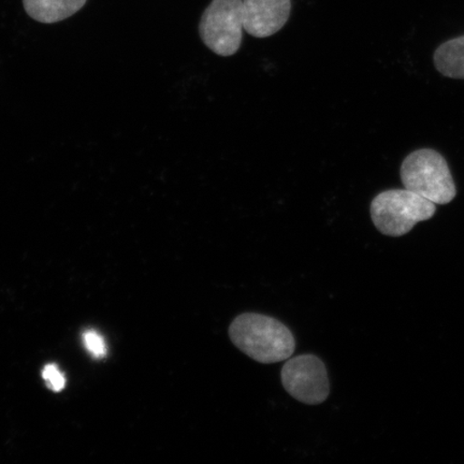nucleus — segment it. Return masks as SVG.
<instances>
[{"instance_id": "2", "label": "nucleus", "mask_w": 464, "mask_h": 464, "mask_svg": "<svg viewBox=\"0 0 464 464\" xmlns=\"http://www.w3.org/2000/svg\"><path fill=\"white\" fill-rule=\"evenodd\" d=\"M371 218L377 230L388 237H402L420 222L433 218L435 203L409 189H390L371 202Z\"/></svg>"}, {"instance_id": "5", "label": "nucleus", "mask_w": 464, "mask_h": 464, "mask_svg": "<svg viewBox=\"0 0 464 464\" xmlns=\"http://www.w3.org/2000/svg\"><path fill=\"white\" fill-rule=\"evenodd\" d=\"M281 379L290 396L304 404H321L330 393L326 365L315 355L306 353L289 359L284 364Z\"/></svg>"}, {"instance_id": "7", "label": "nucleus", "mask_w": 464, "mask_h": 464, "mask_svg": "<svg viewBox=\"0 0 464 464\" xmlns=\"http://www.w3.org/2000/svg\"><path fill=\"white\" fill-rule=\"evenodd\" d=\"M85 3L86 0H23L27 14L44 24L68 19L77 14Z\"/></svg>"}, {"instance_id": "8", "label": "nucleus", "mask_w": 464, "mask_h": 464, "mask_svg": "<svg viewBox=\"0 0 464 464\" xmlns=\"http://www.w3.org/2000/svg\"><path fill=\"white\" fill-rule=\"evenodd\" d=\"M434 65L445 77L464 80V36L440 44L434 53Z\"/></svg>"}, {"instance_id": "9", "label": "nucleus", "mask_w": 464, "mask_h": 464, "mask_svg": "<svg viewBox=\"0 0 464 464\" xmlns=\"http://www.w3.org/2000/svg\"><path fill=\"white\" fill-rule=\"evenodd\" d=\"M84 344L92 355L96 358H102L106 355L107 347L101 334H98L94 330L86 332L83 335Z\"/></svg>"}, {"instance_id": "6", "label": "nucleus", "mask_w": 464, "mask_h": 464, "mask_svg": "<svg viewBox=\"0 0 464 464\" xmlns=\"http://www.w3.org/2000/svg\"><path fill=\"white\" fill-rule=\"evenodd\" d=\"M290 11V0H243V25L253 37H270L286 24Z\"/></svg>"}, {"instance_id": "1", "label": "nucleus", "mask_w": 464, "mask_h": 464, "mask_svg": "<svg viewBox=\"0 0 464 464\" xmlns=\"http://www.w3.org/2000/svg\"><path fill=\"white\" fill-rule=\"evenodd\" d=\"M229 338L255 362L276 363L293 356L295 341L292 332L276 318L245 313L229 327Z\"/></svg>"}, {"instance_id": "10", "label": "nucleus", "mask_w": 464, "mask_h": 464, "mask_svg": "<svg viewBox=\"0 0 464 464\" xmlns=\"http://www.w3.org/2000/svg\"><path fill=\"white\" fill-rule=\"evenodd\" d=\"M44 379L46 384L54 392H61L66 385L65 376L54 364L46 365L44 370Z\"/></svg>"}, {"instance_id": "4", "label": "nucleus", "mask_w": 464, "mask_h": 464, "mask_svg": "<svg viewBox=\"0 0 464 464\" xmlns=\"http://www.w3.org/2000/svg\"><path fill=\"white\" fill-rule=\"evenodd\" d=\"M243 0H213L201 16L203 44L219 56H231L242 44Z\"/></svg>"}, {"instance_id": "3", "label": "nucleus", "mask_w": 464, "mask_h": 464, "mask_svg": "<svg viewBox=\"0 0 464 464\" xmlns=\"http://www.w3.org/2000/svg\"><path fill=\"white\" fill-rule=\"evenodd\" d=\"M404 188L435 205H448L456 198L457 188L448 161L437 150H417L406 158L400 169Z\"/></svg>"}]
</instances>
